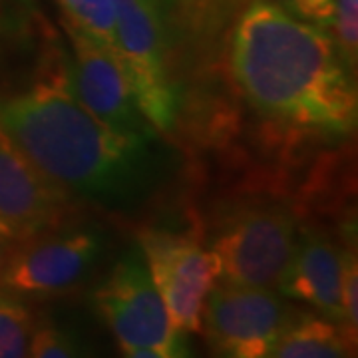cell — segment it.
Masks as SVG:
<instances>
[{
  "instance_id": "cell-1",
  "label": "cell",
  "mask_w": 358,
  "mask_h": 358,
  "mask_svg": "<svg viewBox=\"0 0 358 358\" xmlns=\"http://www.w3.org/2000/svg\"><path fill=\"white\" fill-rule=\"evenodd\" d=\"M231 82L268 124L319 138L357 129L358 92L327 28L253 0L229 34Z\"/></svg>"
},
{
  "instance_id": "cell-2",
  "label": "cell",
  "mask_w": 358,
  "mask_h": 358,
  "mask_svg": "<svg viewBox=\"0 0 358 358\" xmlns=\"http://www.w3.org/2000/svg\"><path fill=\"white\" fill-rule=\"evenodd\" d=\"M0 126L70 197L114 209L134 203L154 183L159 138L124 136L92 114L66 54L30 88L0 100Z\"/></svg>"
},
{
  "instance_id": "cell-3",
  "label": "cell",
  "mask_w": 358,
  "mask_h": 358,
  "mask_svg": "<svg viewBox=\"0 0 358 358\" xmlns=\"http://www.w3.org/2000/svg\"><path fill=\"white\" fill-rule=\"evenodd\" d=\"M299 225L293 209L275 199L229 207L207 245L219 263V281L277 291Z\"/></svg>"
},
{
  "instance_id": "cell-4",
  "label": "cell",
  "mask_w": 358,
  "mask_h": 358,
  "mask_svg": "<svg viewBox=\"0 0 358 358\" xmlns=\"http://www.w3.org/2000/svg\"><path fill=\"white\" fill-rule=\"evenodd\" d=\"M94 305L124 357H189L187 334L169 319L138 247L115 261L94 291Z\"/></svg>"
},
{
  "instance_id": "cell-5",
  "label": "cell",
  "mask_w": 358,
  "mask_h": 358,
  "mask_svg": "<svg viewBox=\"0 0 358 358\" xmlns=\"http://www.w3.org/2000/svg\"><path fill=\"white\" fill-rule=\"evenodd\" d=\"M106 251V237L96 227L42 231L8 247L0 267V291L20 299H50L76 291L88 281Z\"/></svg>"
},
{
  "instance_id": "cell-6",
  "label": "cell",
  "mask_w": 358,
  "mask_h": 358,
  "mask_svg": "<svg viewBox=\"0 0 358 358\" xmlns=\"http://www.w3.org/2000/svg\"><path fill=\"white\" fill-rule=\"evenodd\" d=\"M117 54L141 114L157 134L178 122V94L167 64L166 22L159 0H114Z\"/></svg>"
},
{
  "instance_id": "cell-7",
  "label": "cell",
  "mask_w": 358,
  "mask_h": 358,
  "mask_svg": "<svg viewBox=\"0 0 358 358\" xmlns=\"http://www.w3.org/2000/svg\"><path fill=\"white\" fill-rule=\"evenodd\" d=\"M138 249L171 322L185 334H201L207 294L219 281L213 251L193 231L148 227L138 233Z\"/></svg>"
},
{
  "instance_id": "cell-8",
  "label": "cell",
  "mask_w": 358,
  "mask_h": 358,
  "mask_svg": "<svg viewBox=\"0 0 358 358\" xmlns=\"http://www.w3.org/2000/svg\"><path fill=\"white\" fill-rule=\"evenodd\" d=\"M299 313L273 289L217 281L205 301L201 334L219 357L268 358Z\"/></svg>"
},
{
  "instance_id": "cell-9",
  "label": "cell",
  "mask_w": 358,
  "mask_h": 358,
  "mask_svg": "<svg viewBox=\"0 0 358 358\" xmlns=\"http://www.w3.org/2000/svg\"><path fill=\"white\" fill-rule=\"evenodd\" d=\"M72 197L46 178L0 126V241L13 245L62 225Z\"/></svg>"
},
{
  "instance_id": "cell-10",
  "label": "cell",
  "mask_w": 358,
  "mask_h": 358,
  "mask_svg": "<svg viewBox=\"0 0 358 358\" xmlns=\"http://www.w3.org/2000/svg\"><path fill=\"white\" fill-rule=\"evenodd\" d=\"M70 42V72L80 100L108 128L124 136L159 138L141 114L126 68L115 52L103 48L62 22Z\"/></svg>"
},
{
  "instance_id": "cell-11",
  "label": "cell",
  "mask_w": 358,
  "mask_h": 358,
  "mask_svg": "<svg viewBox=\"0 0 358 358\" xmlns=\"http://www.w3.org/2000/svg\"><path fill=\"white\" fill-rule=\"evenodd\" d=\"M341 247L322 227L301 223L277 293L346 327L341 299Z\"/></svg>"
},
{
  "instance_id": "cell-12",
  "label": "cell",
  "mask_w": 358,
  "mask_h": 358,
  "mask_svg": "<svg viewBox=\"0 0 358 358\" xmlns=\"http://www.w3.org/2000/svg\"><path fill=\"white\" fill-rule=\"evenodd\" d=\"M355 331L315 310H301L273 348L271 358H345L355 357Z\"/></svg>"
},
{
  "instance_id": "cell-13",
  "label": "cell",
  "mask_w": 358,
  "mask_h": 358,
  "mask_svg": "<svg viewBox=\"0 0 358 358\" xmlns=\"http://www.w3.org/2000/svg\"><path fill=\"white\" fill-rule=\"evenodd\" d=\"M56 4L64 24L117 54L114 0H56Z\"/></svg>"
},
{
  "instance_id": "cell-14",
  "label": "cell",
  "mask_w": 358,
  "mask_h": 358,
  "mask_svg": "<svg viewBox=\"0 0 358 358\" xmlns=\"http://www.w3.org/2000/svg\"><path fill=\"white\" fill-rule=\"evenodd\" d=\"M36 317L24 299L0 291V358L28 357Z\"/></svg>"
},
{
  "instance_id": "cell-15",
  "label": "cell",
  "mask_w": 358,
  "mask_h": 358,
  "mask_svg": "<svg viewBox=\"0 0 358 358\" xmlns=\"http://www.w3.org/2000/svg\"><path fill=\"white\" fill-rule=\"evenodd\" d=\"M86 346L76 338V334L52 322H38L28 343V357L32 358H72L86 357Z\"/></svg>"
},
{
  "instance_id": "cell-16",
  "label": "cell",
  "mask_w": 358,
  "mask_h": 358,
  "mask_svg": "<svg viewBox=\"0 0 358 358\" xmlns=\"http://www.w3.org/2000/svg\"><path fill=\"white\" fill-rule=\"evenodd\" d=\"M333 40L346 66L355 72L358 62V0H334Z\"/></svg>"
},
{
  "instance_id": "cell-17",
  "label": "cell",
  "mask_w": 358,
  "mask_h": 358,
  "mask_svg": "<svg viewBox=\"0 0 358 358\" xmlns=\"http://www.w3.org/2000/svg\"><path fill=\"white\" fill-rule=\"evenodd\" d=\"M341 299L348 329H358V259L355 243L341 247Z\"/></svg>"
},
{
  "instance_id": "cell-18",
  "label": "cell",
  "mask_w": 358,
  "mask_h": 358,
  "mask_svg": "<svg viewBox=\"0 0 358 358\" xmlns=\"http://www.w3.org/2000/svg\"><path fill=\"white\" fill-rule=\"evenodd\" d=\"M282 10L293 14L296 18L310 22V24L322 26L329 30L333 20L334 0H271Z\"/></svg>"
},
{
  "instance_id": "cell-19",
  "label": "cell",
  "mask_w": 358,
  "mask_h": 358,
  "mask_svg": "<svg viewBox=\"0 0 358 358\" xmlns=\"http://www.w3.org/2000/svg\"><path fill=\"white\" fill-rule=\"evenodd\" d=\"M8 247H10V245L4 243V241H0V267H2V263H4V257H6V253H8Z\"/></svg>"
}]
</instances>
